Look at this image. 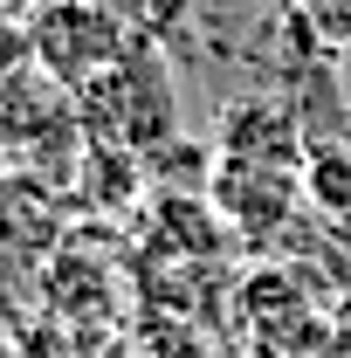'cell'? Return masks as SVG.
Wrapping results in <instances>:
<instances>
[{"label": "cell", "mask_w": 351, "mask_h": 358, "mask_svg": "<svg viewBox=\"0 0 351 358\" xmlns=\"http://www.w3.org/2000/svg\"><path fill=\"white\" fill-rule=\"evenodd\" d=\"M28 35H35V69H48L69 96L103 69H117L124 48L138 42V28H124L103 0H42L28 14Z\"/></svg>", "instance_id": "7a4b0ae2"}, {"label": "cell", "mask_w": 351, "mask_h": 358, "mask_svg": "<svg viewBox=\"0 0 351 358\" xmlns=\"http://www.w3.org/2000/svg\"><path fill=\"white\" fill-rule=\"evenodd\" d=\"M69 110H76V96L55 83L48 69H35V62L14 69V76L0 83V152H21V159H28Z\"/></svg>", "instance_id": "3957f363"}, {"label": "cell", "mask_w": 351, "mask_h": 358, "mask_svg": "<svg viewBox=\"0 0 351 358\" xmlns=\"http://www.w3.org/2000/svg\"><path fill=\"white\" fill-rule=\"evenodd\" d=\"M317 358H351V310L338 317V331H331V338L317 345Z\"/></svg>", "instance_id": "8992f818"}, {"label": "cell", "mask_w": 351, "mask_h": 358, "mask_svg": "<svg viewBox=\"0 0 351 358\" xmlns=\"http://www.w3.org/2000/svg\"><path fill=\"white\" fill-rule=\"evenodd\" d=\"M296 14H303V28L317 42L351 48V0H296Z\"/></svg>", "instance_id": "277c9868"}, {"label": "cell", "mask_w": 351, "mask_h": 358, "mask_svg": "<svg viewBox=\"0 0 351 358\" xmlns=\"http://www.w3.org/2000/svg\"><path fill=\"white\" fill-rule=\"evenodd\" d=\"M76 117L89 145H117V152H166L179 124V90H173V48L138 35L117 69H103L96 83L76 90Z\"/></svg>", "instance_id": "6da1fadb"}, {"label": "cell", "mask_w": 351, "mask_h": 358, "mask_svg": "<svg viewBox=\"0 0 351 358\" xmlns=\"http://www.w3.org/2000/svg\"><path fill=\"white\" fill-rule=\"evenodd\" d=\"M28 62H35V35H28V21L0 14V83H7L14 69H28Z\"/></svg>", "instance_id": "5b68a950"}]
</instances>
